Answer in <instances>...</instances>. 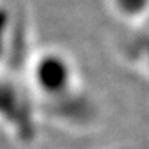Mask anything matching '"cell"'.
Wrapping results in <instances>:
<instances>
[{
  "mask_svg": "<svg viewBox=\"0 0 149 149\" xmlns=\"http://www.w3.org/2000/svg\"><path fill=\"white\" fill-rule=\"evenodd\" d=\"M25 81L38 106L58 110L72 104L81 90L80 71L72 56L61 48L47 47L35 51L26 59Z\"/></svg>",
  "mask_w": 149,
  "mask_h": 149,
  "instance_id": "cell-1",
  "label": "cell"
},
{
  "mask_svg": "<svg viewBox=\"0 0 149 149\" xmlns=\"http://www.w3.org/2000/svg\"><path fill=\"white\" fill-rule=\"evenodd\" d=\"M106 3L122 23L139 31L149 28V0H106Z\"/></svg>",
  "mask_w": 149,
  "mask_h": 149,
  "instance_id": "cell-2",
  "label": "cell"
},
{
  "mask_svg": "<svg viewBox=\"0 0 149 149\" xmlns=\"http://www.w3.org/2000/svg\"><path fill=\"white\" fill-rule=\"evenodd\" d=\"M127 52L136 67L149 75V28L142 29L141 33L129 44Z\"/></svg>",
  "mask_w": 149,
  "mask_h": 149,
  "instance_id": "cell-3",
  "label": "cell"
}]
</instances>
